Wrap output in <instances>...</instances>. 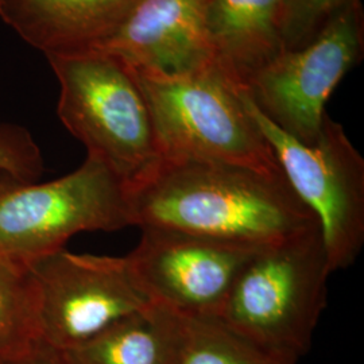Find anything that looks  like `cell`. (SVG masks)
<instances>
[{
	"instance_id": "obj_1",
	"label": "cell",
	"mask_w": 364,
	"mask_h": 364,
	"mask_svg": "<svg viewBox=\"0 0 364 364\" xmlns=\"http://www.w3.org/2000/svg\"><path fill=\"white\" fill-rule=\"evenodd\" d=\"M132 225L262 248L318 227L282 173L223 162L161 158L127 186Z\"/></svg>"
},
{
	"instance_id": "obj_2",
	"label": "cell",
	"mask_w": 364,
	"mask_h": 364,
	"mask_svg": "<svg viewBox=\"0 0 364 364\" xmlns=\"http://www.w3.org/2000/svg\"><path fill=\"white\" fill-rule=\"evenodd\" d=\"M332 274L320 227L257 250L218 316L236 332L301 359L326 311Z\"/></svg>"
},
{
	"instance_id": "obj_3",
	"label": "cell",
	"mask_w": 364,
	"mask_h": 364,
	"mask_svg": "<svg viewBox=\"0 0 364 364\" xmlns=\"http://www.w3.org/2000/svg\"><path fill=\"white\" fill-rule=\"evenodd\" d=\"M60 84L57 114L66 130L126 186L161 159L156 131L130 68L99 50L46 55Z\"/></svg>"
},
{
	"instance_id": "obj_4",
	"label": "cell",
	"mask_w": 364,
	"mask_h": 364,
	"mask_svg": "<svg viewBox=\"0 0 364 364\" xmlns=\"http://www.w3.org/2000/svg\"><path fill=\"white\" fill-rule=\"evenodd\" d=\"M130 70L150 111L161 158L203 159L281 173L242 100L240 87L216 68L181 76Z\"/></svg>"
},
{
	"instance_id": "obj_5",
	"label": "cell",
	"mask_w": 364,
	"mask_h": 364,
	"mask_svg": "<svg viewBox=\"0 0 364 364\" xmlns=\"http://www.w3.org/2000/svg\"><path fill=\"white\" fill-rule=\"evenodd\" d=\"M132 225L127 186L105 162L88 156L53 181L21 182L0 173V255L30 264L63 250L85 231Z\"/></svg>"
},
{
	"instance_id": "obj_6",
	"label": "cell",
	"mask_w": 364,
	"mask_h": 364,
	"mask_svg": "<svg viewBox=\"0 0 364 364\" xmlns=\"http://www.w3.org/2000/svg\"><path fill=\"white\" fill-rule=\"evenodd\" d=\"M240 96L287 183L318 223L332 273L350 267L364 245L363 156L329 115L316 141L305 144L264 117L246 88Z\"/></svg>"
},
{
	"instance_id": "obj_7",
	"label": "cell",
	"mask_w": 364,
	"mask_h": 364,
	"mask_svg": "<svg viewBox=\"0 0 364 364\" xmlns=\"http://www.w3.org/2000/svg\"><path fill=\"white\" fill-rule=\"evenodd\" d=\"M38 305L39 341L68 351L156 302L127 257L73 254L65 248L28 264Z\"/></svg>"
},
{
	"instance_id": "obj_8",
	"label": "cell",
	"mask_w": 364,
	"mask_h": 364,
	"mask_svg": "<svg viewBox=\"0 0 364 364\" xmlns=\"http://www.w3.org/2000/svg\"><path fill=\"white\" fill-rule=\"evenodd\" d=\"M363 57V4L352 0L312 42L284 50L263 68L246 91L277 127L311 144L324 124L332 92Z\"/></svg>"
},
{
	"instance_id": "obj_9",
	"label": "cell",
	"mask_w": 364,
	"mask_h": 364,
	"mask_svg": "<svg viewBox=\"0 0 364 364\" xmlns=\"http://www.w3.org/2000/svg\"><path fill=\"white\" fill-rule=\"evenodd\" d=\"M127 255L156 304L188 316L218 317L242 269L259 248L158 227L141 228Z\"/></svg>"
},
{
	"instance_id": "obj_10",
	"label": "cell",
	"mask_w": 364,
	"mask_h": 364,
	"mask_svg": "<svg viewBox=\"0 0 364 364\" xmlns=\"http://www.w3.org/2000/svg\"><path fill=\"white\" fill-rule=\"evenodd\" d=\"M205 0H139L126 21L92 50L108 53L134 69L181 76L215 68Z\"/></svg>"
},
{
	"instance_id": "obj_11",
	"label": "cell",
	"mask_w": 364,
	"mask_h": 364,
	"mask_svg": "<svg viewBox=\"0 0 364 364\" xmlns=\"http://www.w3.org/2000/svg\"><path fill=\"white\" fill-rule=\"evenodd\" d=\"M139 0H0V19L43 55L92 50Z\"/></svg>"
},
{
	"instance_id": "obj_12",
	"label": "cell",
	"mask_w": 364,
	"mask_h": 364,
	"mask_svg": "<svg viewBox=\"0 0 364 364\" xmlns=\"http://www.w3.org/2000/svg\"><path fill=\"white\" fill-rule=\"evenodd\" d=\"M215 68L240 88L285 50L282 0H205Z\"/></svg>"
},
{
	"instance_id": "obj_13",
	"label": "cell",
	"mask_w": 364,
	"mask_h": 364,
	"mask_svg": "<svg viewBox=\"0 0 364 364\" xmlns=\"http://www.w3.org/2000/svg\"><path fill=\"white\" fill-rule=\"evenodd\" d=\"M60 352L66 364H174V312L154 304Z\"/></svg>"
},
{
	"instance_id": "obj_14",
	"label": "cell",
	"mask_w": 364,
	"mask_h": 364,
	"mask_svg": "<svg viewBox=\"0 0 364 364\" xmlns=\"http://www.w3.org/2000/svg\"><path fill=\"white\" fill-rule=\"evenodd\" d=\"M297 363L299 359L240 335L219 317L174 312V364Z\"/></svg>"
},
{
	"instance_id": "obj_15",
	"label": "cell",
	"mask_w": 364,
	"mask_h": 364,
	"mask_svg": "<svg viewBox=\"0 0 364 364\" xmlns=\"http://www.w3.org/2000/svg\"><path fill=\"white\" fill-rule=\"evenodd\" d=\"M39 341L34 277L27 264L0 255V363Z\"/></svg>"
},
{
	"instance_id": "obj_16",
	"label": "cell",
	"mask_w": 364,
	"mask_h": 364,
	"mask_svg": "<svg viewBox=\"0 0 364 364\" xmlns=\"http://www.w3.org/2000/svg\"><path fill=\"white\" fill-rule=\"evenodd\" d=\"M352 0H282V37L285 50L312 42Z\"/></svg>"
},
{
	"instance_id": "obj_17",
	"label": "cell",
	"mask_w": 364,
	"mask_h": 364,
	"mask_svg": "<svg viewBox=\"0 0 364 364\" xmlns=\"http://www.w3.org/2000/svg\"><path fill=\"white\" fill-rule=\"evenodd\" d=\"M45 170L38 144L28 131L0 123V173L21 182H37Z\"/></svg>"
},
{
	"instance_id": "obj_18",
	"label": "cell",
	"mask_w": 364,
	"mask_h": 364,
	"mask_svg": "<svg viewBox=\"0 0 364 364\" xmlns=\"http://www.w3.org/2000/svg\"><path fill=\"white\" fill-rule=\"evenodd\" d=\"M0 364H66L61 352L38 341L28 351Z\"/></svg>"
}]
</instances>
